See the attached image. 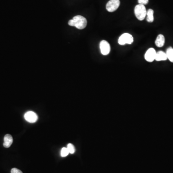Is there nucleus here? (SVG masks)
Listing matches in <instances>:
<instances>
[{
  "mask_svg": "<svg viewBox=\"0 0 173 173\" xmlns=\"http://www.w3.org/2000/svg\"><path fill=\"white\" fill-rule=\"evenodd\" d=\"M68 25L70 26H75L79 29H83L86 26L87 21L82 16H75L73 19L69 21Z\"/></svg>",
  "mask_w": 173,
  "mask_h": 173,
  "instance_id": "f257e3e1",
  "label": "nucleus"
},
{
  "mask_svg": "<svg viewBox=\"0 0 173 173\" xmlns=\"http://www.w3.org/2000/svg\"><path fill=\"white\" fill-rule=\"evenodd\" d=\"M146 9L144 5H138L135 8L134 13L137 19L140 21L143 20L147 15Z\"/></svg>",
  "mask_w": 173,
  "mask_h": 173,
  "instance_id": "f03ea898",
  "label": "nucleus"
},
{
  "mask_svg": "<svg viewBox=\"0 0 173 173\" xmlns=\"http://www.w3.org/2000/svg\"><path fill=\"white\" fill-rule=\"evenodd\" d=\"M133 42V38L131 34L129 33H124L120 36L118 39V43L121 45L126 44H131Z\"/></svg>",
  "mask_w": 173,
  "mask_h": 173,
  "instance_id": "7ed1b4c3",
  "label": "nucleus"
},
{
  "mask_svg": "<svg viewBox=\"0 0 173 173\" xmlns=\"http://www.w3.org/2000/svg\"><path fill=\"white\" fill-rule=\"evenodd\" d=\"M120 5L119 0H110L106 4V8L108 12H114L118 8Z\"/></svg>",
  "mask_w": 173,
  "mask_h": 173,
  "instance_id": "20e7f679",
  "label": "nucleus"
},
{
  "mask_svg": "<svg viewBox=\"0 0 173 173\" xmlns=\"http://www.w3.org/2000/svg\"><path fill=\"white\" fill-rule=\"evenodd\" d=\"M100 48L102 54L104 55H108L111 50L110 45L107 41H101L100 44Z\"/></svg>",
  "mask_w": 173,
  "mask_h": 173,
  "instance_id": "39448f33",
  "label": "nucleus"
},
{
  "mask_svg": "<svg viewBox=\"0 0 173 173\" xmlns=\"http://www.w3.org/2000/svg\"><path fill=\"white\" fill-rule=\"evenodd\" d=\"M24 118L26 121L30 123L36 122L38 119L37 114L32 111H29L26 113L24 115Z\"/></svg>",
  "mask_w": 173,
  "mask_h": 173,
  "instance_id": "423d86ee",
  "label": "nucleus"
},
{
  "mask_svg": "<svg viewBox=\"0 0 173 173\" xmlns=\"http://www.w3.org/2000/svg\"><path fill=\"white\" fill-rule=\"evenodd\" d=\"M156 52L153 48H150L145 54V59L147 61L152 62L155 60Z\"/></svg>",
  "mask_w": 173,
  "mask_h": 173,
  "instance_id": "0eeeda50",
  "label": "nucleus"
},
{
  "mask_svg": "<svg viewBox=\"0 0 173 173\" xmlns=\"http://www.w3.org/2000/svg\"><path fill=\"white\" fill-rule=\"evenodd\" d=\"M13 142V138L11 135H5L4 137V142L3 145L5 148H9L11 146Z\"/></svg>",
  "mask_w": 173,
  "mask_h": 173,
  "instance_id": "6e6552de",
  "label": "nucleus"
},
{
  "mask_svg": "<svg viewBox=\"0 0 173 173\" xmlns=\"http://www.w3.org/2000/svg\"><path fill=\"white\" fill-rule=\"evenodd\" d=\"M167 59V55L165 52H162V51H159V52L156 53L155 60H156L157 61H165Z\"/></svg>",
  "mask_w": 173,
  "mask_h": 173,
  "instance_id": "1a4fd4ad",
  "label": "nucleus"
},
{
  "mask_svg": "<svg viewBox=\"0 0 173 173\" xmlns=\"http://www.w3.org/2000/svg\"><path fill=\"white\" fill-rule=\"evenodd\" d=\"M165 42V37L162 34L157 36L155 41V44L158 47H162L164 45Z\"/></svg>",
  "mask_w": 173,
  "mask_h": 173,
  "instance_id": "9d476101",
  "label": "nucleus"
},
{
  "mask_svg": "<svg viewBox=\"0 0 173 173\" xmlns=\"http://www.w3.org/2000/svg\"><path fill=\"white\" fill-rule=\"evenodd\" d=\"M153 14L154 11L153 9H150L148 10V11L147 12V21L148 22H150V23H151V22H153L154 20V17H153Z\"/></svg>",
  "mask_w": 173,
  "mask_h": 173,
  "instance_id": "9b49d317",
  "label": "nucleus"
},
{
  "mask_svg": "<svg viewBox=\"0 0 173 173\" xmlns=\"http://www.w3.org/2000/svg\"><path fill=\"white\" fill-rule=\"evenodd\" d=\"M166 54L167 55V59H169L170 61L173 62V48L169 47L166 50Z\"/></svg>",
  "mask_w": 173,
  "mask_h": 173,
  "instance_id": "f8f14e48",
  "label": "nucleus"
},
{
  "mask_svg": "<svg viewBox=\"0 0 173 173\" xmlns=\"http://www.w3.org/2000/svg\"><path fill=\"white\" fill-rule=\"evenodd\" d=\"M67 148L70 153H74V152H75V148H74V146L73 144H71V143H69L67 145Z\"/></svg>",
  "mask_w": 173,
  "mask_h": 173,
  "instance_id": "ddd939ff",
  "label": "nucleus"
},
{
  "mask_svg": "<svg viewBox=\"0 0 173 173\" xmlns=\"http://www.w3.org/2000/svg\"><path fill=\"white\" fill-rule=\"evenodd\" d=\"M69 153L67 148L64 147L62 149L61 151V155L62 157H66L68 155Z\"/></svg>",
  "mask_w": 173,
  "mask_h": 173,
  "instance_id": "4468645a",
  "label": "nucleus"
},
{
  "mask_svg": "<svg viewBox=\"0 0 173 173\" xmlns=\"http://www.w3.org/2000/svg\"><path fill=\"white\" fill-rule=\"evenodd\" d=\"M11 173H23L20 170L17 169L16 168H12L11 171Z\"/></svg>",
  "mask_w": 173,
  "mask_h": 173,
  "instance_id": "2eb2a0df",
  "label": "nucleus"
},
{
  "mask_svg": "<svg viewBox=\"0 0 173 173\" xmlns=\"http://www.w3.org/2000/svg\"><path fill=\"white\" fill-rule=\"evenodd\" d=\"M149 0H138V4L139 5H146L148 4Z\"/></svg>",
  "mask_w": 173,
  "mask_h": 173,
  "instance_id": "dca6fc26",
  "label": "nucleus"
}]
</instances>
